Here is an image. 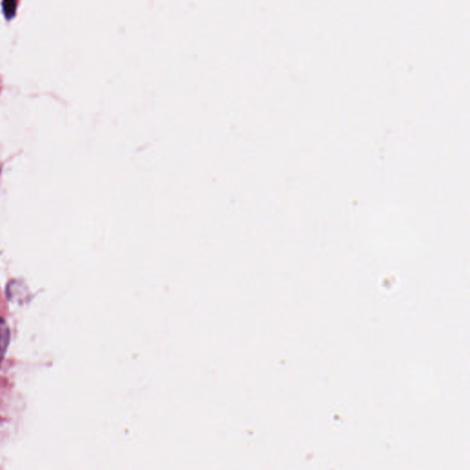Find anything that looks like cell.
Listing matches in <instances>:
<instances>
[{
  "label": "cell",
  "instance_id": "obj_1",
  "mask_svg": "<svg viewBox=\"0 0 470 470\" xmlns=\"http://www.w3.org/2000/svg\"><path fill=\"white\" fill-rule=\"evenodd\" d=\"M10 329L6 325L4 320L0 318V359L5 355L8 343H10Z\"/></svg>",
  "mask_w": 470,
  "mask_h": 470
},
{
  "label": "cell",
  "instance_id": "obj_2",
  "mask_svg": "<svg viewBox=\"0 0 470 470\" xmlns=\"http://www.w3.org/2000/svg\"><path fill=\"white\" fill-rule=\"evenodd\" d=\"M2 10L4 13L5 18L8 21H10L15 17L17 10V2L14 0H5L2 2Z\"/></svg>",
  "mask_w": 470,
  "mask_h": 470
}]
</instances>
